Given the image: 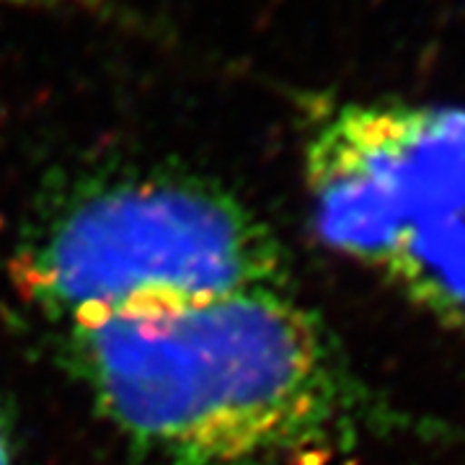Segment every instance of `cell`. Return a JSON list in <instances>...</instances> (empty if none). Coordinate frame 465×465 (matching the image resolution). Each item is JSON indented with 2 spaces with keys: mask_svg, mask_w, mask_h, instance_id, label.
<instances>
[{
  "mask_svg": "<svg viewBox=\"0 0 465 465\" xmlns=\"http://www.w3.org/2000/svg\"><path fill=\"white\" fill-rule=\"evenodd\" d=\"M73 372L161 465H264L329 442L357 391L316 313L256 290L65 326Z\"/></svg>",
  "mask_w": 465,
  "mask_h": 465,
  "instance_id": "obj_1",
  "label": "cell"
},
{
  "mask_svg": "<svg viewBox=\"0 0 465 465\" xmlns=\"http://www.w3.org/2000/svg\"><path fill=\"white\" fill-rule=\"evenodd\" d=\"M21 298L63 323L235 292H287L282 241L220 183L137 171L75 183L18 238Z\"/></svg>",
  "mask_w": 465,
  "mask_h": 465,
  "instance_id": "obj_2",
  "label": "cell"
},
{
  "mask_svg": "<svg viewBox=\"0 0 465 465\" xmlns=\"http://www.w3.org/2000/svg\"><path fill=\"white\" fill-rule=\"evenodd\" d=\"M382 274L416 308L465 336V182L416 202Z\"/></svg>",
  "mask_w": 465,
  "mask_h": 465,
  "instance_id": "obj_3",
  "label": "cell"
},
{
  "mask_svg": "<svg viewBox=\"0 0 465 465\" xmlns=\"http://www.w3.org/2000/svg\"><path fill=\"white\" fill-rule=\"evenodd\" d=\"M0 465H14L11 460V445H8V434L3 427V419H0Z\"/></svg>",
  "mask_w": 465,
  "mask_h": 465,
  "instance_id": "obj_4",
  "label": "cell"
}]
</instances>
